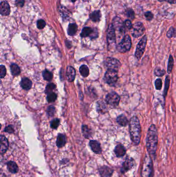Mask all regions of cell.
<instances>
[{"label":"cell","instance_id":"cell-1","mask_svg":"<svg viewBox=\"0 0 176 177\" xmlns=\"http://www.w3.org/2000/svg\"><path fill=\"white\" fill-rule=\"evenodd\" d=\"M158 143V136L157 128L156 125L152 124L148 129L146 138V147L148 153L154 159L156 157Z\"/></svg>","mask_w":176,"mask_h":177},{"label":"cell","instance_id":"cell-2","mask_svg":"<svg viewBox=\"0 0 176 177\" xmlns=\"http://www.w3.org/2000/svg\"><path fill=\"white\" fill-rule=\"evenodd\" d=\"M129 129L132 141L135 145H139L141 138V127L136 117H133L131 119Z\"/></svg>","mask_w":176,"mask_h":177},{"label":"cell","instance_id":"cell-3","mask_svg":"<svg viewBox=\"0 0 176 177\" xmlns=\"http://www.w3.org/2000/svg\"><path fill=\"white\" fill-rule=\"evenodd\" d=\"M131 39L129 35H127L123 37L121 42L118 44L117 46V49L120 52L125 53L130 50L131 48Z\"/></svg>","mask_w":176,"mask_h":177},{"label":"cell","instance_id":"cell-4","mask_svg":"<svg viewBox=\"0 0 176 177\" xmlns=\"http://www.w3.org/2000/svg\"><path fill=\"white\" fill-rule=\"evenodd\" d=\"M152 163L151 158L148 155H146L144 161L142 170V177H152Z\"/></svg>","mask_w":176,"mask_h":177},{"label":"cell","instance_id":"cell-5","mask_svg":"<svg viewBox=\"0 0 176 177\" xmlns=\"http://www.w3.org/2000/svg\"><path fill=\"white\" fill-rule=\"evenodd\" d=\"M104 65L107 70H115L118 72L121 66V63L117 59L113 58H107L104 61Z\"/></svg>","mask_w":176,"mask_h":177},{"label":"cell","instance_id":"cell-6","mask_svg":"<svg viewBox=\"0 0 176 177\" xmlns=\"http://www.w3.org/2000/svg\"><path fill=\"white\" fill-rule=\"evenodd\" d=\"M147 37L146 36H144L140 39L139 42L138 43L136 51L135 53V56L138 60H140L143 55L145 50L146 46L147 45Z\"/></svg>","mask_w":176,"mask_h":177},{"label":"cell","instance_id":"cell-7","mask_svg":"<svg viewBox=\"0 0 176 177\" xmlns=\"http://www.w3.org/2000/svg\"><path fill=\"white\" fill-rule=\"evenodd\" d=\"M104 79L107 84L112 86H114L117 82V72L112 70H107Z\"/></svg>","mask_w":176,"mask_h":177},{"label":"cell","instance_id":"cell-8","mask_svg":"<svg viewBox=\"0 0 176 177\" xmlns=\"http://www.w3.org/2000/svg\"><path fill=\"white\" fill-rule=\"evenodd\" d=\"M116 32L112 24L109 25L107 31V42L109 48L112 47L116 44Z\"/></svg>","mask_w":176,"mask_h":177},{"label":"cell","instance_id":"cell-9","mask_svg":"<svg viewBox=\"0 0 176 177\" xmlns=\"http://www.w3.org/2000/svg\"><path fill=\"white\" fill-rule=\"evenodd\" d=\"M130 31L133 37L137 38L141 36L144 34L145 28L142 23L137 22L133 25Z\"/></svg>","mask_w":176,"mask_h":177},{"label":"cell","instance_id":"cell-10","mask_svg":"<svg viewBox=\"0 0 176 177\" xmlns=\"http://www.w3.org/2000/svg\"><path fill=\"white\" fill-rule=\"evenodd\" d=\"M112 25L114 28L115 32L117 31L119 34L123 35L125 33L126 31V27L123 21L121 20L119 17H115L113 21Z\"/></svg>","mask_w":176,"mask_h":177},{"label":"cell","instance_id":"cell-11","mask_svg":"<svg viewBox=\"0 0 176 177\" xmlns=\"http://www.w3.org/2000/svg\"><path fill=\"white\" fill-rule=\"evenodd\" d=\"M120 99V96L118 94L114 92H112L109 93L106 95L105 101L106 103H107L109 105L116 107L119 104Z\"/></svg>","mask_w":176,"mask_h":177},{"label":"cell","instance_id":"cell-12","mask_svg":"<svg viewBox=\"0 0 176 177\" xmlns=\"http://www.w3.org/2000/svg\"><path fill=\"white\" fill-rule=\"evenodd\" d=\"M80 35L82 37L89 36L92 38H95L98 37V31L96 29H93L90 27H85L83 29Z\"/></svg>","mask_w":176,"mask_h":177},{"label":"cell","instance_id":"cell-13","mask_svg":"<svg viewBox=\"0 0 176 177\" xmlns=\"http://www.w3.org/2000/svg\"><path fill=\"white\" fill-rule=\"evenodd\" d=\"M11 7L6 1H2L0 4V14L2 16H7L10 14Z\"/></svg>","mask_w":176,"mask_h":177},{"label":"cell","instance_id":"cell-14","mask_svg":"<svg viewBox=\"0 0 176 177\" xmlns=\"http://www.w3.org/2000/svg\"><path fill=\"white\" fill-rule=\"evenodd\" d=\"M134 160L132 158H127L123 164L121 172L123 173L128 172L134 166Z\"/></svg>","mask_w":176,"mask_h":177},{"label":"cell","instance_id":"cell-15","mask_svg":"<svg viewBox=\"0 0 176 177\" xmlns=\"http://www.w3.org/2000/svg\"><path fill=\"white\" fill-rule=\"evenodd\" d=\"M0 140H1L0 152L1 154H3L7 151V149L9 148V141H8L7 139L3 135L1 136Z\"/></svg>","mask_w":176,"mask_h":177},{"label":"cell","instance_id":"cell-16","mask_svg":"<svg viewBox=\"0 0 176 177\" xmlns=\"http://www.w3.org/2000/svg\"><path fill=\"white\" fill-rule=\"evenodd\" d=\"M99 173L102 177H111L113 173V170L107 166H103L99 169Z\"/></svg>","mask_w":176,"mask_h":177},{"label":"cell","instance_id":"cell-17","mask_svg":"<svg viewBox=\"0 0 176 177\" xmlns=\"http://www.w3.org/2000/svg\"><path fill=\"white\" fill-rule=\"evenodd\" d=\"M66 75L68 80L73 82L76 77V72L74 68L72 66H68L66 70Z\"/></svg>","mask_w":176,"mask_h":177},{"label":"cell","instance_id":"cell-18","mask_svg":"<svg viewBox=\"0 0 176 177\" xmlns=\"http://www.w3.org/2000/svg\"><path fill=\"white\" fill-rule=\"evenodd\" d=\"M90 145L93 152L97 154H100L101 153L102 150L101 148L100 144L97 141H90Z\"/></svg>","mask_w":176,"mask_h":177},{"label":"cell","instance_id":"cell-19","mask_svg":"<svg viewBox=\"0 0 176 177\" xmlns=\"http://www.w3.org/2000/svg\"><path fill=\"white\" fill-rule=\"evenodd\" d=\"M114 152L117 157H123L126 154V149L123 145H118L115 148Z\"/></svg>","mask_w":176,"mask_h":177},{"label":"cell","instance_id":"cell-20","mask_svg":"<svg viewBox=\"0 0 176 177\" xmlns=\"http://www.w3.org/2000/svg\"><path fill=\"white\" fill-rule=\"evenodd\" d=\"M20 85L23 89L30 90L32 86V82L28 78H23L20 82Z\"/></svg>","mask_w":176,"mask_h":177},{"label":"cell","instance_id":"cell-21","mask_svg":"<svg viewBox=\"0 0 176 177\" xmlns=\"http://www.w3.org/2000/svg\"><path fill=\"white\" fill-rule=\"evenodd\" d=\"M78 30V25L74 23H70L67 29V33L70 36H74Z\"/></svg>","mask_w":176,"mask_h":177},{"label":"cell","instance_id":"cell-22","mask_svg":"<svg viewBox=\"0 0 176 177\" xmlns=\"http://www.w3.org/2000/svg\"><path fill=\"white\" fill-rule=\"evenodd\" d=\"M7 168L13 174H16L19 171V168L17 164L14 161H9L7 163Z\"/></svg>","mask_w":176,"mask_h":177},{"label":"cell","instance_id":"cell-23","mask_svg":"<svg viewBox=\"0 0 176 177\" xmlns=\"http://www.w3.org/2000/svg\"><path fill=\"white\" fill-rule=\"evenodd\" d=\"M66 143V137L64 134H59L56 141V145L59 148H62L64 146Z\"/></svg>","mask_w":176,"mask_h":177},{"label":"cell","instance_id":"cell-24","mask_svg":"<svg viewBox=\"0 0 176 177\" xmlns=\"http://www.w3.org/2000/svg\"><path fill=\"white\" fill-rule=\"evenodd\" d=\"M101 13L100 11H95L90 15V19L93 22H98L100 20Z\"/></svg>","mask_w":176,"mask_h":177},{"label":"cell","instance_id":"cell-25","mask_svg":"<svg viewBox=\"0 0 176 177\" xmlns=\"http://www.w3.org/2000/svg\"><path fill=\"white\" fill-rule=\"evenodd\" d=\"M117 122L122 127H126L128 124V120L127 118H126V116L123 115H121L118 117L117 118Z\"/></svg>","mask_w":176,"mask_h":177},{"label":"cell","instance_id":"cell-26","mask_svg":"<svg viewBox=\"0 0 176 177\" xmlns=\"http://www.w3.org/2000/svg\"><path fill=\"white\" fill-rule=\"evenodd\" d=\"M11 71L12 75L14 76L19 75L21 72L19 66L15 63H13L11 65Z\"/></svg>","mask_w":176,"mask_h":177},{"label":"cell","instance_id":"cell-27","mask_svg":"<svg viewBox=\"0 0 176 177\" xmlns=\"http://www.w3.org/2000/svg\"><path fill=\"white\" fill-rule=\"evenodd\" d=\"M80 73L81 75L84 77H86L89 75L90 70L89 68L85 65H83L80 68Z\"/></svg>","mask_w":176,"mask_h":177},{"label":"cell","instance_id":"cell-28","mask_svg":"<svg viewBox=\"0 0 176 177\" xmlns=\"http://www.w3.org/2000/svg\"><path fill=\"white\" fill-rule=\"evenodd\" d=\"M82 133L85 137L89 138L91 137V135H92L91 129H90L87 126L83 125L82 127Z\"/></svg>","mask_w":176,"mask_h":177},{"label":"cell","instance_id":"cell-29","mask_svg":"<svg viewBox=\"0 0 176 177\" xmlns=\"http://www.w3.org/2000/svg\"><path fill=\"white\" fill-rule=\"evenodd\" d=\"M42 76L45 80L51 81L53 78V74L48 70H45L42 72Z\"/></svg>","mask_w":176,"mask_h":177},{"label":"cell","instance_id":"cell-30","mask_svg":"<svg viewBox=\"0 0 176 177\" xmlns=\"http://www.w3.org/2000/svg\"><path fill=\"white\" fill-rule=\"evenodd\" d=\"M173 57L170 55L169 60H168V62L167 66V72L168 73L170 74L172 72L173 70Z\"/></svg>","mask_w":176,"mask_h":177},{"label":"cell","instance_id":"cell-31","mask_svg":"<svg viewBox=\"0 0 176 177\" xmlns=\"http://www.w3.org/2000/svg\"><path fill=\"white\" fill-rule=\"evenodd\" d=\"M169 84H170V78L169 76H167L165 79V88L164 91V96L165 97L167 94L168 90L169 87Z\"/></svg>","mask_w":176,"mask_h":177},{"label":"cell","instance_id":"cell-32","mask_svg":"<svg viewBox=\"0 0 176 177\" xmlns=\"http://www.w3.org/2000/svg\"><path fill=\"white\" fill-rule=\"evenodd\" d=\"M167 36L168 38L176 37V27L175 28L171 27L167 32Z\"/></svg>","mask_w":176,"mask_h":177},{"label":"cell","instance_id":"cell-33","mask_svg":"<svg viewBox=\"0 0 176 177\" xmlns=\"http://www.w3.org/2000/svg\"><path fill=\"white\" fill-rule=\"evenodd\" d=\"M57 98V95L54 92H51V93L48 94V95L47 97V99L48 101V102L50 103V102H53Z\"/></svg>","mask_w":176,"mask_h":177},{"label":"cell","instance_id":"cell-34","mask_svg":"<svg viewBox=\"0 0 176 177\" xmlns=\"http://www.w3.org/2000/svg\"><path fill=\"white\" fill-rule=\"evenodd\" d=\"M106 109L105 105L102 102H98L97 104V110L99 113H104V111Z\"/></svg>","mask_w":176,"mask_h":177},{"label":"cell","instance_id":"cell-35","mask_svg":"<svg viewBox=\"0 0 176 177\" xmlns=\"http://www.w3.org/2000/svg\"><path fill=\"white\" fill-rule=\"evenodd\" d=\"M56 86L54 84H48L47 87L45 88V92L47 94L51 93L52 92V91H53L54 89H55Z\"/></svg>","mask_w":176,"mask_h":177},{"label":"cell","instance_id":"cell-36","mask_svg":"<svg viewBox=\"0 0 176 177\" xmlns=\"http://www.w3.org/2000/svg\"><path fill=\"white\" fill-rule=\"evenodd\" d=\"M60 121L59 119H55L51 121V127L53 129H56L59 125Z\"/></svg>","mask_w":176,"mask_h":177},{"label":"cell","instance_id":"cell-37","mask_svg":"<svg viewBox=\"0 0 176 177\" xmlns=\"http://www.w3.org/2000/svg\"><path fill=\"white\" fill-rule=\"evenodd\" d=\"M46 25V23L44 20L39 19L37 22V27L39 29H42L44 28Z\"/></svg>","mask_w":176,"mask_h":177},{"label":"cell","instance_id":"cell-38","mask_svg":"<svg viewBox=\"0 0 176 177\" xmlns=\"http://www.w3.org/2000/svg\"><path fill=\"white\" fill-rule=\"evenodd\" d=\"M55 111V108L53 106H50L48 107V109L47 110V113L48 115L50 117H52L54 115Z\"/></svg>","mask_w":176,"mask_h":177},{"label":"cell","instance_id":"cell-39","mask_svg":"<svg viewBox=\"0 0 176 177\" xmlns=\"http://www.w3.org/2000/svg\"><path fill=\"white\" fill-rule=\"evenodd\" d=\"M154 73L157 76H162L165 75V70H161L160 68H157L154 70Z\"/></svg>","mask_w":176,"mask_h":177},{"label":"cell","instance_id":"cell-40","mask_svg":"<svg viewBox=\"0 0 176 177\" xmlns=\"http://www.w3.org/2000/svg\"><path fill=\"white\" fill-rule=\"evenodd\" d=\"M6 75V68L4 65H1L0 66V76L1 78H4Z\"/></svg>","mask_w":176,"mask_h":177},{"label":"cell","instance_id":"cell-41","mask_svg":"<svg viewBox=\"0 0 176 177\" xmlns=\"http://www.w3.org/2000/svg\"><path fill=\"white\" fill-rule=\"evenodd\" d=\"M155 86L156 89L160 90L162 89V81L161 79H157L155 82Z\"/></svg>","mask_w":176,"mask_h":177},{"label":"cell","instance_id":"cell-42","mask_svg":"<svg viewBox=\"0 0 176 177\" xmlns=\"http://www.w3.org/2000/svg\"><path fill=\"white\" fill-rule=\"evenodd\" d=\"M126 15L127 17L130 18V19H131L132 20L134 19V12L131 9H130L128 11H126Z\"/></svg>","mask_w":176,"mask_h":177},{"label":"cell","instance_id":"cell-43","mask_svg":"<svg viewBox=\"0 0 176 177\" xmlns=\"http://www.w3.org/2000/svg\"><path fill=\"white\" fill-rule=\"evenodd\" d=\"M25 0H16L15 2V4L17 7L21 8L24 6Z\"/></svg>","mask_w":176,"mask_h":177},{"label":"cell","instance_id":"cell-44","mask_svg":"<svg viewBox=\"0 0 176 177\" xmlns=\"http://www.w3.org/2000/svg\"><path fill=\"white\" fill-rule=\"evenodd\" d=\"M125 26L126 27V29H127L129 30H131L132 28V24L131 21L130 20H127L124 23Z\"/></svg>","mask_w":176,"mask_h":177},{"label":"cell","instance_id":"cell-45","mask_svg":"<svg viewBox=\"0 0 176 177\" xmlns=\"http://www.w3.org/2000/svg\"><path fill=\"white\" fill-rule=\"evenodd\" d=\"M145 16L146 19L148 21H150L153 19L154 15L151 11H147L145 14Z\"/></svg>","mask_w":176,"mask_h":177},{"label":"cell","instance_id":"cell-46","mask_svg":"<svg viewBox=\"0 0 176 177\" xmlns=\"http://www.w3.org/2000/svg\"><path fill=\"white\" fill-rule=\"evenodd\" d=\"M4 131L6 132L9 133H13L14 132V129H13V127L12 125H9L8 127H6Z\"/></svg>","mask_w":176,"mask_h":177},{"label":"cell","instance_id":"cell-47","mask_svg":"<svg viewBox=\"0 0 176 177\" xmlns=\"http://www.w3.org/2000/svg\"><path fill=\"white\" fill-rule=\"evenodd\" d=\"M163 1H166L170 4H176V0H163Z\"/></svg>","mask_w":176,"mask_h":177},{"label":"cell","instance_id":"cell-48","mask_svg":"<svg viewBox=\"0 0 176 177\" xmlns=\"http://www.w3.org/2000/svg\"><path fill=\"white\" fill-rule=\"evenodd\" d=\"M72 2H75L76 0H71Z\"/></svg>","mask_w":176,"mask_h":177},{"label":"cell","instance_id":"cell-49","mask_svg":"<svg viewBox=\"0 0 176 177\" xmlns=\"http://www.w3.org/2000/svg\"><path fill=\"white\" fill-rule=\"evenodd\" d=\"M159 1H161V2L163 1V0H159Z\"/></svg>","mask_w":176,"mask_h":177}]
</instances>
